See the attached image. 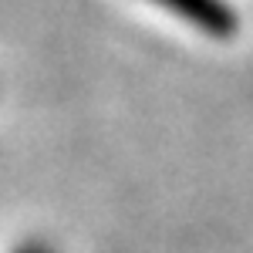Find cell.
<instances>
[{
  "label": "cell",
  "mask_w": 253,
  "mask_h": 253,
  "mask_svg": "<svg viewBox=\"0 0 253 253\" xmlns=\"http://www.w3.org/2000/svg\"><path fill=\"white\" fill-rule=\"evenodd\" d=\"M14 253H54L51 247H44V243H24V247H17Z\"/></svg>",
  "instance_id": "cell-2"
},
{
  "label": "cell",
  "mask_w": 253,
  "mask_h": 253,
  "mask_svg": "<svg viewBox=\"0 0 253 253\" xmlns=\"http://www.w3.org/2000/svg\"><path fill=\"white\" fill-rule=\"evenodd\" d=\"M149 3H156L169 17L182 20L186 27L213 41H230L240 31V10L230 0H149Z\"/></svg>",
  "instance_id": "cell-1"
}]
</instances>
